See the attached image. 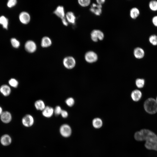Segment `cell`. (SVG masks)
I'll return each mask as SVG.
<instances>
[{"label":"cell","instance_id":"obj_1","mask_svg":"<svg viewBox=\"0 0 157 157\" xmlns=\"http://www.w3.org/2000/svg\"><path fill=\"white\" fill-rule=\"evenodd\" d=\"M134 137L138 141L146 140L145 146L147 148L157 149V136L151 131L142 129L135 132Z\"/></svg>","mask_w":157,"mask_h":157},{"label":"cell","instance_id":"obj_2","mask_svg":"<svg viewBox=\"0 0 157 157\" xmlns=\"http://www.w3.org/2000/svg\"><path fill=\"white\" fill-rule=\"evenodd\" d=\"M145 110L148 113L153 114L157 112V102L156 100L150 98L146 100L144 104Z\"/></svg>","mask_w":157,"mask_h":157},{"label":"cell","instance_id":"obj_3","mask_svg":"<svg viewBox=\"0 0 157 157\" xmlns=\"http://www.w3.org/2000/svg\"><path fill=\"white\" fill-rule=\"evenodd\" d=\"M72 129L70 126L67 124L62 125L59 128V132L63 137L67 138L70 137L72 133Z\"/></svg>","mask_w":157,"mask_h":157},{"label":"cell","instance_id":"obj_4","mask_svg":"<svg viewBox=\"0 0 157 157\" xmlns=\"http://www.w3.org/2000/svg\"><path fill=\"white\" fill-rule=\"evenodd\" d=\"M63 64L64 67L68 69H73L76 65L75 59L72 56H68L65 57L63 60Z\"/></svg>","mask_w":157,"mask_h":157},{"label":"cell","instance_id":"obj_5","mask_svg":"<svg viewBox=\"0 0 157 157\" xmlns=\"http://www.w3.org/2000/svg\"><path fill=\"white\" fill-rule=\"evenodd\" d=\"M90 37L92 40L94 42H97L99 40H102L104 38V33L98 29H94L90 33Z\"/></svg>","mask_w":157,"mask_h":157},{"label":"cell","instance_id":"obj_6","mask_svg":"<svg viewBox=\"0 0 157 157\" xmlns=\"http://www.w3.org/2000/svg\"><path fill=\"white\" fill-rule=\"evenodd\" d=\"M21 122L24 126L26 127L32 126L34 123V119L32 115L30 114H26L22 118Z\"/></svg>","mask_w":157,"mask_h":157},{"label":"cell","instance_id":"obj_7","mask_svg":"<svg viewBox=\"0 0 157 157\" xmlns=\"http://www.w3.org/2000/svg\"><path fill=\"white\" fill-rule=\"evenodd\" d=\"M84 58L86 62L92 63L96 62L98 59V56L96 53L92 51L87 52L85 54Z\"/></svg>","mask_w":157,"mask_h":157},{"label":"cell","instance_id":"obj_8","mask_svg":"<svg viewBox=\"0 0 157 157\" xmlns=\"http://www.w3.org/2000/svg\"><path fill=\"white\" fill-rule=\"evenodd\" d=\"M12 115L11 113L7 110L3 111L0 115V119L2 122L8 124L12 121Z\"/></svg>","mask_w":157,"mask_h":157},{"label":"cell","instance_id":"obj_9","mask_svg":"<svg viewBox=\"0 0 157 157\" xmlns=\"http://www.w3.org/2000/svg\"><path fill=\"white\" fill-rule=\"evenodd\" d=\"M24 48L27 52L32 53L35 52L36 50L37 46L34 41L31 40H28L25 43Z\"/></svg>","mask_w":157,"mask_h":157},{"label":"cell","instance_id":"obj_10","mask_svg":"<svg viewBox=\"0 0 157 157\" xmlns=\"http://www.w3.org/2000/svg\"><path fill=\"white\" fill-rule=\"evenodd\" d=\"M90 11L96 16H100L102 13V5L93 3L91 5Z\"/></svg>","mask_w":157,"mask_h":157},{"label":"cell","instance_id":"obj_11","mask_svg":"<svg viewBox=\"0 0 157 157\" xmlns=\"http://www.w3.org/2000/svg\"><path fill=\"white\" fill-rule=\"evenodd\" d=\"M19 18L20 22L24 24H28L31 20V16L26 11H23L20 13Z\"/></svg>","mask_w":157,"mask_h":157},{"label":"cell","instance_id":"obj_12","mask_svg":"<svg viewBox=\"0 0 157 157\" xmlns=\"http://www.w3.org/2000/svg\"><path fill=\"white\" fill-rule=\"evenodd\" d=\"M1 144L4 146H7L10 144L12 142V138L9 135L5 134L1 136L0 139Z\"/></svg>","mask_w":157,"mask_h":157},{"label":"cell","instance_id":"obj_13","mask_svg":"<svg viewBox=\"0 0 157 157\" xmlns=\"http://www.w3.org/2000/svg\"><path fill=\"white\" fill-rule=\"evenodd\" d=\"M11 91V87L8 85L4 84L0 87V93L5 97L9 96Z\"/></svg>","mask_w":157,"mask_h":157},{"label":"cell","instance_id":"obj_14","mask_svg":"<svg viewBox=\"0 0 157 157\" xmlns=\"http://www.w3.org/2000/svg\"><path fill=\"white\" fill-rule=\"evenodd\" d=\"M53 13L61 19L65 18L66 13L64 8L62 6H57L54 11Z\"/></svg>","mask_w":157,"mask_h":157},{"label":"cell","instance_id":"obj_15","mask_svg":"<svg viewBox=\"0 0 157 157\" xmlns=\"http://www.w3.org/2000/svg\"><path fill=\"white\" fill-rule=\"evenodd\" d=\"M142 96L141 92L138 89L133 90L131 94V97L132 99L135 102L139 101L141 98Z\"/></svg>","mask_w":157,"mask_h":157},{"label":"cell","instance_id":"obj_16","mask_svg":"<svg viewBox=\"0 0 157 157\" xmlns=\"http://www.w3.org/2000/svg\"><path fill=\"white\" fill-rule=\"evenodd\" d=\"M54 114V108L51 106H46L43 110L42 111V115L46 118L51 117Z\"/></svg>","mask_w":157,"mask_h":157},{"label":"cell","instance_id":"obj_17","mask_svg":"<svg viewBox=\"0 0 157 157\" xmlns=\"http://www.w3.org/2000/svg\"><path fill=\"white\" fill-rule=\"evenodd\" d=\"M133 53L134 57L138 59L143 58L145 55L144 50L140 47L135 48L133 50Z\"/></svg>","mask_w":157,"mask_h":157},{"label":"cell","instance_id":"obj_18","mask_svg":"<svg viewBox=\"0 0 157 157\" xmlns=\"http://www.w3.org/2000/svg\"><path fill=\"white\" fill-rule=\"evenodd\" d=\"M65 18L68 23L74 24L75 23L76 17L72 12L69 11L65 14Z\"/></svg>","mask_w":157,"mask_h":157},{"label":"cell","instance_id":"obj_19","mask_svg":"<svg viewBox=\"0 0 157 157\" xmlns=\"http://www.w3.org/2000/svg\"><path fill=\"white\" fill-rule=\"evenodd\" d=\"M92 124L94 128L97 129H99L103 126V122L101 118L95 117L92 119Z\"/></svg>","mask_w":157,"mask_h":157},{"label":"cell","instance_id":"obj_20","mask_svg":"<svg viewBox=\"0 0 157 157\" xmlns=\"http://www.w3.org/2000/svg\"><path fill=\"white\" fill-rule=\"evenodd\" d=\"M52 42L51 39L48 37L44 36L42 39L41 45L43 48H47L50 46Z\"/></svg>","mask_w":157,"mask_h":157},{"label":"cell","instance_id":"obj_21","mask_svg":"<svg viewBox=\"0 0 157 157\" xmlns=\"http://www.w3.org/2000/svg\"><path fill=\"white\" fill-rule=\"evenodd\" d=\"M34 104L36 109L38 110L42 111L46 107L44 102L41 99L36 101Z\"/></svg>","mask_w":157,"mask_h":157},{"label":"cell","instance_id":"obj_22","mask_svg":"<svg viewBox=\"0 0 157 157\" xmlns=\"http://www.w3.org/2000/svg\"><path fill=\"white\" fill-rule=\"evenodd\" d=\"M130 16L133 19L137 18L140 15V12L139 10L137 8L133 7L130 11Z\"/></svg>","mask_w":157,"mask_h":157},{"label":"cell","instance_id":"obj_23","mask_svg":"<svg viewBox=\"0 0 157 157\" xmlns=\"http://www.w3.org/2000/svg\"><path fill=\"white\" fill-rule=\"evenodd\" d=\"M8 19L6 17L3 15L0 16V24L3 28L6 29H8Z\"/></svg>","mask_w":157,"mask_h":157},{"label":"cell","instance_id":"obj_24","mask_svg":"<svg viewBox=\"0 0 157 157\" xmlns=\"http://www.w3.org/2000/svg\"><path fill=\"white\" fill-rule=\"evenodd\" d=\"M8 85L11 87L16 88L19 86V82L16 79L14 78H11L8 81Z\"/></svg>","mask_w":157,"mask_h":157},{"label":"cell","instance_id":"obj_25","mask_svg":"<svg viewBox=\"0 0 157 157\" xmlns=\"http://www.w3.org/2000/svg\"><path fill=\"white\" fill-rule=\"evenodd\" d=\"M135 84L138 88H143L145 84V80L144 79L138 78L135 81Z\"/></svg>","mask_w":157,"mask_h":157},{"label":"cell","instance_id":"obj_26","mask_svg":"<svg viewBox=\"0 0 157 157\" xmlns=\"http://www.w3.org/2000/svg\"><path fill=\"white\" fill-rule=\"evenodd\" d=\"M79 5L83 7L88 6L90 4L91 0H77Z\"/></svg>","mask_w":157,"mask_h":157},{"label":"cell","instance_id":"obj_27","mask_svg":"<svg viewBox=\"0 0 157 157\" xmlns=\"http://www.w3.org/2000/svg\"><path fill=\"white\" fill-rule=\"evenodd\" d=\"M10 42L12 46L14 48H18L20 46V42L19 40L15 38H11Z\"/></svg>","mask_w":157,"mask_h":157},{"label":"cell","instance_id":"obj_28","mask_svg":"<svg viewBox=\"0 0 157 157\" xmlns=\"http://www.w3.org/2000/svg\"><path fill=\"white\" fill-rule=\"evenodd\" d=\"M149 41L150 43L154 46L157 45V35H153L149 38Z\"/></svg>","mask_w":157,"mask_h":157},{"label":"cell","instance_id":"obj_29","mask_svg":"<svg viewBox=\"0 0 157 157\" xmlns=\"http://www.w3.org/2000/svg\"><path fill=\"white\" fill-rule=\"evenodd\" d=\"M149 7L153 11L157 10V1L155 0L151 1L149 3Z\"/></svg>","mask_w":157,"mask_h":157},{"label":"cell","instance_id":"obj_30","mask_svg":"<svg viewBox=\"0 0 157 157\" xmlns=\"http://www.w3.org/2000/svg\"><path fill=\"white\" fill-rule=\"evenodd\" d=\"M65 103L68 106L71 107L74 104L75 100L72 97H69L66 99Z\"/></svg>","mask_w":157,"mask_h":157},{"label":"cell","instance_id":"obj_31","mask_svg":"<svg viewBox=\"0 0 157 157\" xmlns=\"http://www.w3.org/2000/svg\"><path fill=\"white\" fill-rule=\"evenodd\" d=\"M17 0H8L7 3V7L12 8L15 6L17 3Z\"/></svg>","mask_w":157,"mask_h":157},{"label":"cell","instance_id":"obj_32","mask_svg":"<svg viewBox=\"0 0 157 157\" xmlns=\"http://www.w3.org/2000/svg\"><path fill=\"white\" fill-rule=\"evenodd\" d=\"M62 109L61 107L59 106H57L54 108V114L56 115H58L60 114Z\"/></svg>","mask_w":157,"mask_h":157},{"label":"cell","instance_id":"obj_33","mask_svg":"<svg viewBox=\"0 0 157 157\" xmlns=\"http://www.w3.org/2000/svg\"><path fill=\"white\" fill-rule=\"evenodd\" d=\"M62 117L64 118H67L68 116V112L65 110H62L60 114Z\"/></svg>","mask_w":157,"mask_h":157},{"label":"cell","instance_id":"obj_34","mask_svg":"<svg viewBox=\"0 0 157 157\" xmlns=\"http://www.w3.org/2000/svg\"><path fill=\"white\" fill-rule=\"evenodd\" d=\"M152 22L153 24L157 27V16H155L153 18Z\"/></svg>","mask_w":157,"mask_h":157},{"label":"cell","instance_id":"obj_35","mask_svg":"<svg viewBox=\"0 0 157 157\" xmlns=\"http://www.w3.org/2000/svg\"><path fill=\"white\" fill-rule=\"evenodd\" d=\"M106 0H96V3L102 5L105 2Z\"/></svg>","mask_w":157,"mask_h":157},{"label":"cell","instance_id":"obj_36","mask_svg":"<svg viewBox=\"0 0 157 157\" xmlns=\"http://www.w3.org/2000/svg\"><path fill=\"white\" fill-rule=\"evenodd\" d=\"M61 20L64 26H68V23L66 19L65 18L62 19H61Z\"/></svg>","mask_w":157,"mask_h":157},{"label":"cell","instance_id":"obj_37","mask_svg":"<svg viewBox=\"0 0 157 157\" xmlns=\"http://www.w3.org/2000/svg\"><path fill=\"white\" fill-rule=\"evenodd\" d=\"M3 108L2 107L0 106V115L2 113L3 111Z\"/></svg>","mask_w":157,"mask_h":157},{"label":"cell","instance_id":"obj_38","mask_svg":"<svg viewBox=\"0 0 157 157\" xmlns=\"http://www.w3.org/2000/svg\"><path fill=\"white\" fill-rule=\"evenodd\" d=\"M156 102H157V97H156Z\"/></svg>","mask_w":157,"mask_h":157}]
</instances>
